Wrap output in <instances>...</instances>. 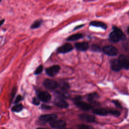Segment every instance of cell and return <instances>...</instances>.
<instances>
[{
  "label": "cell",
  "mask_w": 129,
  "mask_h": 129,
  "mask_svg": "<svg viewBox=\"0 0 129 129\" xmlns=\"http://www.w3.org/2000/svg\"><path fill=\"white\" fill-rule=\"evenodd\" d=\"M109 39L111 41L116 43L121 40L125 39V36L121 30L116 26H113L112 31L109 34Z\"/></svg>",
  "instance_id": "cell-1"
},
{
  "label": "cell",
  "mask_w": 129,
  "mask_h": 129,
  "mask_svg": "<svg viewBox=\"0 0 129 129\" xmlns=\"http://www.w3.org/2000/svg\"><path fill=\"white\" fill-rule=\"evenodd\" d=\"M82 97L80 96H77L74 99V101L78 108L83 110H89L93 108V106L81 100Z\"/></svg>",
  "instance_id": "cell-2"
},
{
  "label": "cell",
  "mask_w": 129,
  "mask_h": 129,
  "mask_svg": "<svg viewBox=\"0 0 129 129\" xmlns=\"http://www.w3.org/2000/svg\"><path fill=\"white\" fill-rule=\"evenodd\" d=\"M102 50L104 53L109 56H115L118 53L117 48L112 45H106L103 47Z\"/></svg>",
  "instance_id": "cell-3"
},
{
  "label": "cell",
  "mask_w": 129,
  "mask_h": 129,
  "mask_svg": "<svg viewBox=\"0 0 129 129\" xmlns=\"http://www.w3.org/2000/svg\"><path fill=\"white\" fill-rule=\"evenodd\" d=\"M43 85L46 88L50 90H54L58 87V83L56 81L48 79L44 80Z\"/></svg>",
  "instance_id": "cell-4"
},
{
  "label": "cell",
  "mask_w": 129,
  "mask_h": 129,
  "mask_svg": "<svg viewBox=\"0 0 129 129\" xmlns=\"http://www.w3.org/2000/svg\"><path fill=\"white\" fill-rule=\"evenodd\" d=\"M57 115L55 114H47L41 115L39 116L40 121L43 123L49 122L57 118Z\"/></svg>",
  "instance_id": "cell-5"
},
{
  "label": "cell",
  "mask_w": 129,
  "mask_h": 129,
  "mask_svg": "<svg viewBox=\"0 0 129 129\" xmlns=\"http://www.w3.org/2000/svg\"><path fill=\"white\" fill-rule=\"evenodd\" d=\"M60 68L58 65H54L49 68H47L45 70L46 74L50 77H54L59 71Z\"/></svg>",
  "instance_id": "cell-6"
},
{
  "label": "cell",
  "mask_w": 129,
  "mask_h": 129,
  "mask_svg": "<svg viewBox=\"0 0 129 129\" xmlns=\"http://www.w3.org/2000/svg\"><path fill=\"white\" fill-rule=\"evenodd\" d=\"M49 125L51 127L54 128H63L66 126V122L65 121L61 119L56 120L54 119L49 122Z\"/></svg>",
  "instance_id": "cell-7"
},
{
  "label": "cell",
  "mask_w": 129,
  "mask_h": 129,
  "mask_svg": "<svg viewBox=\"0 0 129 129\" xmlns=\"http://www.w3.org/2000/svg\"><path fill=\"white\" fill-rule=\"evenodd\" d=\"M54 104L58 107L61 108H66L69 107V103L62 97H58L55 99L54 101Z\"/></svg>",
  "instance_id": "cell-8"
},
{
  "label": "cell",
  "mask_w": 129,
  "mask_h": 129,
  "mask_svg": "<svg viewBox=\"0 0 129 129\" xmlns=\"http://www.w3.org/2000/svg\"><path fill=\"white\" fill-rule=\"evenodd\" d=\"M38 99L44 102H48L51 98V95L47 91H40L37 94Z\"/></svg>",
  "instance_id": "cell-9"
},
{
  "label": "cell",
  "mask_w": 129,
  "mask_h": 129,
  "mask_svg": "<svg viewBox=\"0 0 129 129\" xmlns=\"http://www.w3.org/2000/svg\"><path fill=\"white\" fill-rule=\"evenodd\" d=\"M118 59L121 65L122 68L127 70L129 68V61L127 56L124 54H121L119 55Z\"/></svg>",
  "instance_id": "cell-10"
},
{
  "label": "cell",
  "mask_w": 129,
  "mask_h": 129,
  "mask_svg": "<svg viewBox=\"0 0 129 129\" xmlns=\"http://www.w3.org/2000/svg\"><path fill=\"white\" fill-rule=\"evenodd\" d=\"M73 49V47L72 45L71 44L67 43L59 47L57 50V52L58 53H64L68 52H70L72 51Z\"/></svg>",
  "instance_id": "cell-11"
},
{
  "label": "cell",
  "mask_w": 129,
  "mask_h": 129,
  "mask_svg": "<svg viewBox=\"0 0 129 129\" xmlns=\"http://www.w3.org/2000/svg\"><path fill=\"white\" fill-rule=\"evenodd\" d=\"M110 67L111 69L115 72H118L122 68L118 59L116 58L111 60Z\"/></svg>",
  "instance_id": "cell-12"
},
{
  "label": "cell",
  "mask_w": 129,
  "mask_h": 129,
  "mask_svg": "<svg viewBox=\"0 0 129 129\" xmlns=\"http://www.w3.org/2000/svg\"><path fill=\"white\" fill-rule=\"evenodd\" d=\"M79 118L82 120L89 123H92L95 120V117L91 114H81L79 115Z\"/></svg>",
  "instance_id": "cell-13"
},
{
  "label": "cell",
  "mask_w": 129,
  "mask_h": 129,
  "mask_svg": "<svg viewBox=\"0 0 129 129\" xmlns=\"http://www.w3.org/2000/svg\"><path fill=\"white\" fill-rule=\"evenodd\" d=\"M76 48L80 51H86L89 48V44L87 42H77L75 44Z\"/></svg>",
  "instance_id": "cell-14"
},
{
  "label": "cell",
  "mask_w": 129,
  "mask_h": 129,
  "mask_svg": "<svg viewBox=\"0 0 129 129\" xmlns=\"http://www.w3.org/2000/svg\"><path fill=\"white\" fill-rule=\"evenodd\" d=\"M93 113L98 115L105 116L110 114V109L107 110L104 108H97L93 110Z\"/></svg>",
  "instance_id": "cell-15"
},
{
  "label": "cell",
  "mask_w": 129,
  "mask_h": 129,
  "mask_svg": "<svg viewBox=\"0 0 129 129\" xmlns=\"http://www.w3.org/2000/svg\"><path fill=\"white\" fill-rule=\"evenodd\" d=\"M90 25L92 26H94V27H100L104 30L106 29L107 26V25L102 22H100V21H91L90 23Z\"/></svg>",
  "instance_id": "cell-16"
},
{
  "label": "cell",
  "mask_w": 129,
  "mask_h": 129,
  "mask_svg": "<svg viewBox=\"0 0 129 129\" xmlns=\"http://www.w3.org/2000/svg\"><path fill=\"white\" fill-rule=\"evenodd\" d=\"M83 34L81 33H77L73 34L72 35H71L70 37H69L67 39V40L68 41H75L78 40L81 38L83 37Z\"/></svg>",
  "instance_id": "cell-17"
},
{
  "label": "cell",
  "mask_w": 129,
  "mask_h": 129,
  "mask_svg": "<svg viewBox=\"0 0 129 129\" xmlns=\"http://www.w3.org/2000/svg\"><path fill=\"white\" fill-rule=\"evenodd\" d=\"M99 95L97 93H92L88 95L87 97L88 100L90 102H93L95 99H98L99 98Z\"/></svg>",
  "instance_id": "cell-18"
},
{
  "label": "cell",
  "mask_w": 129,
  "mask_h": 129,
  "mask_svg": "<svg viewBox=\"0 0 129 129\" xmlns=\"http://www.w3.org/2000/svg\"><path fill=\"white\" fill-rule=\"evenodd\" d=\"M58 87H60V89L62 92H66L70 88V85L66 82H62L61 84H58Z\"/></svg>",
  "instance_id": "cell-19"
},
{
  "label": "cell",
  "mask_w": 129,
  "mask_h": 129,
  "mask_svg": "<svg viewBox=\"0 0 129 129\" xmlns=\"http://www.w3.org/2000/svg\"><path fill=\"white\" fill-rule=\"evenodd\" d=\"M42 22V20H41V19H38V20H36L31 25L30 28L31 29H36V28H39L41 26Z\"/></svg>",
  "instance_id": "cell-20"
},
{
  "label": "cell",
  "mask_w": 129,
  "mask_h": 129,
  "mask_svg": "<svg viewBox=\"0 0 129 129\" xmlns=\"http://www.w3.org/2000/svg\"><path fill=\"white\" fill-rule=\"evenodd\" d=\"M23 106L22 104H18L14 105L12 108V110L14 112H19L23 109Z\"/></svg>",
  "instance_id": "cell-21"
},
{
  "label": "cell",
  "mask_w": 129,
  "mask_h": 129,
  "mask_svg": "<svg viewBox=\"0 0 129 129\" xmlns=\"http://www.w3.org/2000/svg\"><path fill=\"white\" fill-rule=\"evenodd\" d=\"M91 50L95 51V52H99L101 51V47L97 45V44H93L91 46Z\"/></svg>",
  "instance_id": "cell-22"
},
{
  "label": "cell",
  "mask_w": 129,
  "mask_h": 129,
  "mask_svg": "<svg viewBox=\"0 0 129 129\" xmlns=\"http://www.w3.org/2000/svg\"><path fill=\"white\" fill-rule=\"evenodd\" d=\"M77 128L79 129H90V128H93V127L92 126L85 125V124H79L77 125Z\"/></svg>",
  "instance_id": "cell-23"
},
{
  "label": "cell",
  "mask_w": 129,
  "mask_h": 129,
  "mask_svg": "<svg viewBox=\"0 0 129 129\" xmlns=\"http://www.w3.org/2000/svg\"><path fill=\"white\" fill-rule=\"evenodd\" d=\"M42 71H43V66L42 65H40L35 70V71L34 72V74L35 75H39L40 73H41Z\"/></svg>",
  "instance_id": "cell-24"
},
{
  "label": "cell",
  "mask_w": 129,
  "mask_h": 129,
  "mask_svg": "<svg viewBox=\"0 0 129 129\" xmlns=\"http://www.w3.org/2000/svg\"><path fill=\"white\" fill-rule=\"evenodd\" d=\"M32 103L35 105H38L40 104L39 99L36 97H33L32 99Z\"/></svg>",
  "instance_id": "cell-25"
},
{
  "label": "cell",
  "mask_w": 129,
  "mask_h": 129,
  "mask_svg": "<svg viewBox=\"0 0 129 129\" xmlns=\"http://www.w3.org/2000/svg\"><path fill=\"white\" fill-rule=\"evenodd\" d=\"M112 102L115 104V106L117 107V108H122V106L120 104V103H119V102L117 100H113L112 101Z\"/></svg>",
  "instance_id": "cell-26"
},
{
  "label": "cell",
  "mask_w": 129,
  "mask_h": 129,
  "mask_svg": "<svg viewBox=\"0 0 129 129\" xmlns=\"http://www.w3.org/2000/svg\"><path fill=\"white\" fill-rule=\"evenodd\" d=\"M23 99V97H22L21 95H18V96H17L16 98V99H15V101H14V103H15V104L17 103H18L19 102H20V101L22 100Z\"/></svg>",
  "instance_id": "cell-27"
},
{
  "label": "cell",
  "mask_w": 129,
  "mask_h": 129,
  "mask_svg": "<svg viewBox=\"0 0 129 129\" xmlns=\"http://www.w3.org/2000/svg\"><path fill=\"white\" fill-rule=\"evenodd\" d=\"M41 108L43 109H50L51 108V107L45 104H42L41 106Z\"/></svg>",
  "instance_id": "cell-28"
},
{
  "label": "cell",
  "mask_w": 129,
  "mask_h": 129,
  "mask_svg": "<svg viewBox=\"0 0 129 129\" xmlns=\"http://www.w3.org/2000/svg\"><path fill=\"white\" fill-rule=\"evenodd\" d=\"M83 26H84V24L77 26H76V27H75V29H74V30H76V29H79V28H81V27H83Z\"/></svg>",
  "instance_id": "cell-29"
},
{
  "label": "cell",
  "mask_w": 129,
  "mask_h": 129,
  "mask_svg": "<svg viewBox=\"0 0 129 129\" xmlns=\"http://www.w3.org/2000/svg\"><path fill=\"white\" fill-rule=\"evenodd\" d=\"M4 22H5V19H3V20H1L0 21V27L3 24Z\"/></svg>",
  "instance_id": "cell-30"
},
{
  "label": "cell",
  "mask_w": 129,
  "mask_h": 129,
  "mask_svg": "<svg viewBox=\"0 0 129 129\" xmlns=\"http://www.w3.org/2000/svg\"><path fill=\"white\" fill-rule=\"evenodd\" d=\"M127 33H128V27H127Z\"/></svg>",
  "instance_id": "cell-31"
},
{
  "label": "cell",
  "mask_w": 129,
  "mask_h": 129,
  "mask_svg": "<svg viewBox=\"0 0 129 129\" xmlns=\"http://www.w3.org/2000/svg\"><path fill=\"white\" fill-rule=\"evenodd\" d=\"M1 1H2V0H0V2H1Z\"/></svg>",
  "instance_id": "cell-32"
}]
</instances>
